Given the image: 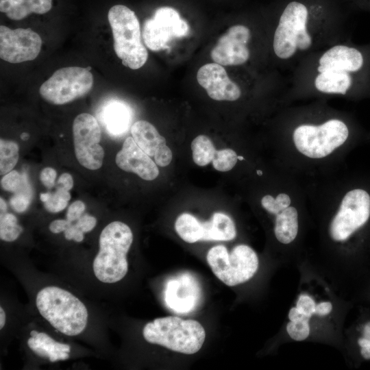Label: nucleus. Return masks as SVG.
<instances>
[{
	"mask_svg": "<svg viewBox=\"0 0 370 370\" xmlns=\"http://www.w3.org/2000/svg\"><path fill=\"white\" fill-rule=\"evenodd\" d=\"M210 220L213 227L214 241H228L235 238L236 226L228 215L223 212H215Z\"/></svg>",
	"mask_w": 370,
	"mask_h": 370,
	"instance_id": "obj_24",
	"label": "nucleus"
},
{
	"mask_svg": "<svg viewBox=\"0 0 370 370\" xmlns=\"http://www.w3.org/2000/svg\"><path fill=\"white\" fill-rule=\"evenodd\" d=\"M238 160H243V156H238Z\"/></svg>",
	"mask_w": 370,
	"mask_h": 370,
	"instance_id": "obj_51",
	"label": "nucleus"
},
{
	"mask_svg": "<svg viewBox=\"0 0 370 370\" xmlns=\"http://www.w3.org/2000/svg\"><path fill=\"white\" fill-rule=\"evenodd\" d=\"M288 319L291 321L309 320L310 317L301 313L296 307H293L288 312Z\"/></svg>",
	"mask_w": 370,
	"mask_h": 370,
	"instance_id": "obj_42",
	"label": "nucleus"
},
{
	"mask_svg": "<svg viewBox=\"0 0 370 370\" xmlns=\"http://www.w3.org/2000/svg\"><path fill=\"white\" fill-rule=\"evenodd\" d=\"M20 137L23 140H27L29 139V135L26 132H23L21 134Z\"/></svg>",
	"mask_w": 370,
	"mask_h": 370,
	"instance_id": "obj_48",
	"label": "nucleus"
},
{
	"mask_svg": "<svg viewBox=\"0 0 370 370\" xmlns=\"http://www.w3.org/2000/svg\"><path fill=\"white\" fill-rule=\"evenodd\" d=\"M206 260L216 277L229 286L249 280L259 264L255 251L244 244L236 245L230 253L224 245L214 246L208 251Z\"/></svg>",
	"mask_w": 370,
	"mask_h": 370,
	"instance_id": "obj_8",
	"label": "nucleus"
},
{
	"mask_svg": "<svg viewBox=\"0 0 370 370\" xmlns=\"http://www.w3.org/2000/svg\"><path fill=\"white\" fill-rule=\"evenodd\" d=\"M238 157L236 151L231 149L217 150L212 161L213 167L219 171H230L236 165Z\"/></svg>",
	"mask_w": 370,
	"mask_h": 370,
	"instance_id": "obj_29",
	"label": "nucleus"
},
{
	"mask_svg": "<svg viewBox=\"0 0 370 370\" xmlns=\"http://www.w3.org/2000/svg\"><path fill=\"white\" fill-rule=\"evenodd\" d=\"M175 230L185 242L194 243L201 241V221L189 213L179 215L175 222Z\"/></svg>",
	"mask_w": 370,
	"mask_h": 370,
	"instance_id": "obj_22",
	"label": "nucleus"
},
{
	"mask_svg": "<svg viewBox=\"0 0 370 370\" xmlns=\"http://www.w3.org/2000/svg\"><path fill=\"white\" fill-rule=\"evenodd\" d=\"M38 333L39 332H38L36 330H32L30 332V335H31V336L36 338L37 336V335L38 334Z\"/></svg>",
	"mask_w": 370,
	"mask_h": 370,
	"instance_id": "obj_49",
	"label": "nucleus"
},
{
	"mask_svg": "<svg viewBox=\"0 0 370 370\" xmlns=\"http://www.w3.org/2000/svg\"><path fill=\"white\" fill-rule=\"evenodd\" d=\"M18 145L12 140H0V173L5 175L16 166L19 155Z\"/></svg>",
	"mask_w": 370,
	"mask_h": 370,
	"instance_id": "obj_25",
	"label": "nucleus"
},
{
	"mask_svg": "<svg viewBox=\"0 0 370 370\" xmlns=\"http://www.w3.org/2000/svg\"><path fill=\"white\" fill-rule=\"evenodd\" d=\"M358 343L362 356L365 359H370V321L365 325L362 336L358 339Z\"/></svg>",
	"mask_w": 370,
	"mask_h": 370,
	"instance_id": "obj_34",
	"label": "nucleus"
},
{
	"mask_svg": "<svg viewBox=\"0 0 370 370\" xmlns=\"http://www.w3.org/2000/svg\"><path fill=\"white\" fill-rule=\"evenodd\" d=\"M316 306L314 300L310 295L302 293L299 296L295 307L301 313L311 317L315 314Z\"/></svg>",
	"mask_w": 370,
	"mask_h": 370,
	"instance_id": "obj_33",
	"label": "nucleus"
},
{
	"mask_svg": "<svg viewBox=\"0 0 370 370\" xmlns=\"http://www.w3.org/2000/svg\"><path fill=\"white\" fill-rule=\"evenodd\" d=\"M191 149L194 162L201 166L210 163L217 151L212 140L205 135H199L193 139Z\"/></svg>",
	"mask_w": 370,
	"mask_h": 370,
	"instance_id": "obj_23",
	"label": "nucleus"
},
{
	"mask_svg": "<svg viewBox=\"0 0 370 370\" xmlns=\"http://www.w3.org/2000/svg\"><path fill=\"white\" fill-rule=\"evenodd\" d=\"M197 80L214 100L234 101L241 96L240 86L230 79L223 66L217 63L202 66L197 71Z\"/></svg>",
	"mask_w": 370,
	"mask_h": 370,
	"instance_id": "obj_15",
	"label": "nucleus"
},
{
	"mask_svg": "<svg viewBox=\"0 0 370 370\" xmlns=\"http://www.w3.org/2000/svg\"><path fill=\"white\" fill-rule=\"evenodd\" d=\"M143 335L148 343L188 355L197 353L206 338L205 330L199 322L173 316L147 323Z\"/></svg>",
	"mask_w": 370,
	"mask_h": 370,
	"instance_id": "obj_5",
	"label": "nucleus"
},
{
	"mask_svg": "<svg viewBox=\"0 0 370 370\" xmlns=\"http://www.w3.org/2000/svg\"><path fill=\"white\" fill-rule=\"evenodd\" d=\"M251 39V32L248 27L233 25L219 38L210 51V57L222 66L243 65L250 58L248 43Z\"/></svg>",
	"mask_w": 370,
	"mask_h": 370,
	"instance_id": "obj_14",
	"label": "nucleus"
},
{
	"mask_svg": "<svg viewBox=\"0 0 370 370\" xmlns=\"http://www.w3.org/2000/svg\"><path fill=\"white\" fill-rule=\"evenodd\" d=\"M334 32L315 19L305 3L292 0L279 16L273 34L272 49L278 59L288 62L315 52L321 45L332 40L329 36Z\"/></svg>",
	"mask_w": 370,
	"mask_h": 370,
	"instance_id": "obj_2",
	"label": "nucleus"
},
{
	"mask_svg": "<svg viewBox=\"0 0 370 370\" xmlns=\"http://www.w3.org/2000/svg\"><path fill=\"white\" fill-rule=\"evenodd\" d=\"M115 53L124 66L138 69L147 62L148 52L141 39L138 19L134 11L123 5L112 6L108 14Z\"/></svg>",
	"mask_w": 370,
	"mask_h": 370,
	"instance_id": "obj_6",
	"label": "nucleus"
},
{
	"mask_svg": "<svg viewBox=\"0 0 370 370\" xmlns=\"http://www.w3.org/2000/svg\"><path fill=\"white\" fill-rule=\"evenodd\" d=\"M36 304L40 314L64 334L76 336L86 327L88 314L85 305L64 289L43 288L36 295Z\"/></svg>",
	"mask_w": 370,
	"mask_h": 370,
	"instance_id": "obj_4",
	"label": "nucleus"
},
{
	"mask_svg": "<svg viewBox=\"0 0 370 370\" xmlns=\"http://www.w3.org/2000/svg\"><path fill=\"white\" fill-rule=\"evenodd\" d=\"M299 230L298 212L290 206L275 215L274 234L282 244H289L296 238Z\"/></svg>",
	"mask_w": 370,
	"mask_h": 370,
	"instance_id": "obj_21",
	"label": "nucleus"
},
{
	"mask_svg": "<svg viewBox=\"0 0 370 370\" xmlns=\"http://www.w3.org/2000/svg\"><path fill=\"white\" fill-rule=\"evenodd\" d=\"M190 27L176 10L160 7L143 25L142 36L150 50L158 51L169 47L173 39L187 36Z\"/></svg>",
	"mask_w": 370,
	"mask_h": 370,
	"instance_id": "obj_11",
	"label": "nucleus"
},
{
	"mask_svg": "<svg viewBox=\"0 0 370 370\" xmlns=\"http://www.w3.org/2000/svg\"><path fill=\"white\" fill-rule=\"evenodd\" d=\"M73 186V177L67 173H62L58 178L57 187L66 190H70Z\"/></svg>",
	"mask_w": 370,
	"mask_h": 370,
	"instance_id": "obj_40",
	"label": "nucleus"
},
{
	"mask_svg": "<svg viewBox=\"0 0 370 370\" xmlns=\"http://www.w3.org/2000/svg\"><path fill=\"white\" fill-rule=\"evenodd\" d=\"M93 81L92 74L86 68H61L40 86L39 92L45 101L63 105L86 95L92 89Z\"/></svg>",
	"mask_w": 370,
	"mask_h": 370,
	"instance_id": "obj_9",
	"label": "nucleus"
},
{
	"mask_svg": "<svg viewBox=\"0 0 370 370\" xmlns=\"http://www.w3.org/2000/svg\"><path fill=\"white\" fill-rule=\"evenodd\" d=\"M32 193L18 192L14 193L10 198V204L12 209L16 212H25L30 205Z\"/></svg>",
	"mask_w": 370,
	"mask_h": 370,
	"instance_id": "obj_32",
	"label": "nucleus"
},
{
	"mask_svg": "<svg viewBox=\"0 0 370 370\" xmlns=\"http://www.w3.org/2000/svg\"><path fill=\"white\" fill-rule=\"evenodd\" d=\"M291 204V197L284 193L278 194L275 197L270 195H264L261 199V205L270 214L276 215Z\"/></svg>",
	"mask_w": 370,
	"mask_h": 370,
	"instance_id": "obj_28",
	"label": "nucleus"
},
{
	"mask_svg": "<svg viewBox=\"0 0 370 370\" xmlns=\"http://www.w3.org/2000/svg\"><path fill=\"white\" fill-rule=\"evenodd\" d=\"M257 173H258L259 175H261L262 173L261 171L258 170V171H257Z\"/></svg>",
	"mask_w": 370,
	"mask_h": 370,
	"instance_id": "obj_50",
	"label": "nucleus"
},
{
	"mask_svg": "<svg viewBox=\"0 0 370 370\" xmlns=\"http://www.w3.org/2000/svg\"><path fill=\"white\" fill-rule=\"evenodd\" d=\"M23 227L18 224L16 217L11 213H4L0 215V238L7 242L17 239L23 232Z\"/></svg>",
	"mask_w": 370,
	"mask_h": 370,
	"instance_id": "obj_27",
	"label": "nucleus"
},
{
	"mask_svg": "<svg viewBox=\"0 0 370 370\" xmlns=\"http://www.w3.org/2000/svg\"><path fill=\"white\" fill-rule=\"evenodd\" d=\"M286 332L290 337L297 341L306 339L310 334L309 320L289 321Z\"/></svg>",
	"mask_w": 370,
	"mask_h": 370,
	"instance_id": "obj_31",
	"label": "nucleus"
},
{
	"mask_svg": "<svg viewBox=\"0 0 370 370\" xmlns=\"http://www.w3.org/2000/svg\"><path fill=\"white\" fill-rule=\"evenodd\" d=\"M370 217V195L362 188H354L345 193L330 225L333 241L347 240L362 227Z\"/></svg>",
	"mask_w": 370,
	"mask_h": 370,
	"instance_id": "obj_10",
	"label": "nucleus"
},
{
	"mask_svg": "<svg viewBox=\"0 0 370 370\" xmlns=\"http://www.w3.org/2000/svg\"><path fill=\"white\" fill-rule=\"evenodd\" d=\"M96 223L95 217L88 214H84L77 220L75 225L83 232H88L95 227Z\"/></svg>",
	"mask_w": 370,
	"mask_h": 370,
	"instance_id": "obj_38",
	"label": "nucleus"
},
{
	"mask_svg": "<svg viewBox=\"0 0 370 370\" xmlns=\"http://www.w3.org/2000/svg\"><path fill=\"white\" fill-rule=\"evenodd\" d=\"M133 241L130 227L121 221L107 225L99 236V251L93 261L96 278L103 283H115L127 273L126 255Z\"/></svg>",
	"mask_w": 370,
	"mask_h": 370,
	"instance_id": "obj_3",
	"label": "nucleus"
},
{
	"mask_svg": "<svg viewBox=\"0 0 370 370\" xmlns=\"http://www.w3.org/2000/svg\"><path fill=\"white\" fill-rule=\"evenodd\" d=\"M86 206L82 201L77 200L72 203L66 212V219L71 222L78 220L84 212L85 211Z\"/></svg>",
	"mask_w": 370,
	"mask_h": 370,
	"instance_id": "obj_35",
	"label": "nucleus"
},
{
	"mask_svg": "<svg viewBox=\"0 0 370 370\" xmlns=\"http://www.w3.org/2000/svg\"><path fill=\"white\" fill-rule=\"evenodd\" d=\"M130 131L137 145L150 157H154L157 151L166 145L165 138L148 121H136Z\"/></svg>",
	"mask_w": 370,
	"mask_h": 370,
	"instance_id": "obj_19",
	"label": "nucleus"
},
{
	"mask_svg": "<svg viewBox=\"0 0 370 370\" xmlns=\"http://www.w3.org/2000/svg\"><path fill=\"white\" fill-rule=\"evenodd\" d=\"M57 176L56 171L51 167H45L40 174V180L42 184L47 188H51L54 184Z\"/></svg>",
	"mask_w": 370,
	"mask_h": 370,
	"instance_id": "obj_37",
	"label": "nucleus"
},
{
	"mask_svg": "<svg viewBox=\"0 0 370 370\" xmlns=\"http://www.w3.org/2000/svg\"><path fill=\"white\" fill-rule=\"evenodd\" d=\"M42 39L32 29H12L0 26V57L10 63H21L34 60L40 52Z\"/></svg>",
	"mask_w": 370,
	"mask_h": 370,
	"instance_id": "obj_13",
	"label": "nucleus"
},
{
	"mask_svg": "<svg viewBox=\"0 0 370 370\" xmlns=\"http://www.w3.org/2000/svg\"><path fill=\"white\" fill-rule=\"evenodd\" d=\"M332 310V304L330 301H322L317 304L315 314L325 316Z\"/></svg>",
	"mask_w": 370,
	"mask_h": 370,
	"instance_id": "obj_41",
	"label": "nucleus"
},
{
	"mask_svg": "<svg viewBox=\"0 0 370 370\" xmlns=\"http://www.w3.org/2000/svg\"><path fill=\"white\" fill-rule=\"evenodd\" d=\"M72 224V222L64 219H56L53 221L49 225V230L54 234L64 232L67 227Z\"/></svg>",
	"mask_w": 370,
	"mask_h": 370,
	"instance_id": "obj_39",
	"label": "nucleus"
},
{
	"mask_svg": "<svg viewBox=\"0 0 370 370\" xmlns=\"http://www.w3.org/2000/svg\"><path fill=\"white\" fill-rule=\"evenodd\" d=\"M116 165L127 172L134 173L145 180H153L159 175L156 163L136 143L133 137H127L115 158Z\"/></svg>",
	"mask_w": 370,
	"mask_h": 370,
	"instance_id": "obj_16",
	"label": "nucleus"
},
{
	"mask_svg": "<svg viewBox=\"0 0 370 370\" xmlns=\"http://www.w3.org/2000/svg\"><path fill=\"white\" fill-rule=\"evenodd\" d=\"M52 7V0H0V11L12 20H21L31 13L45 14Z\"/></svg>",
	"mask_w": 370,
	"mask_h": 370,
	"instance_id": "obj_20",
	"label": "nucleus"
},
{
	"mask_svg": "<svg viewBox=\"0 0 370 370\" xmlns=\"http://www.w3.org/2000/svg\"><path fill=\"white\" fill-rule=\"evenodd\" d=\"M78 227L76 225L71 224L69 227L64 230V237L67 240H72L77 230Z\"/></svg>",
	"mask_w": 370,
	"mask_h": 370,
	"instance_id": "obj_43",
	"label": "nucleus"
},
{
	"mask_svg": "<svg viewBox=\"0 0 370 370\" xmlns=\"http://www.w3.org/2000/svg\"><path fill=\"white\" fill-rule=\"evenodd\" d=\"M349 135L346 123L332 118L319 124H300L293 130L292 138L300 153L310 158L319 159L342 146Z\"/></svg>",
	"mask_w": 370,
	"mask_h": 370,
	"instance_id": "obj_7",
	"label": "nucleus"
},
{
	"mask_svg": "<svg viewBox=\"0 0 370 370\" xmlns=\"http://www.w3.org/2000/svg\"><path fill=\"white\" fill-rule=\"evenodd\" d=\"M70 199L71 194L69 190L57 187L54 193H49L48 199L43 204L47 211L56 213L66 208Z\"/></svg>",
	"mask_w": 370,
	"mask_h": 370,
	"instance_id": "obj_30",
	"label": "nucleus"
},
{
	"mask_svg": "<svg viewBox=\"0 0 370 370\" xmlns=\"http://www.w3.org/2000/svg\"><path fill=\"white\" fill-rule=\"evenodd\" d=\"M1 187L6 191L16 193L18 192L32 193L26 175L12 170L5 174L1 180Z\"/></svg>",
	"mask_w": 370,
	"mask_h": 370,
	"instance_id": "obj_26",
	"label": "nucleus"
},
{
	"mask_svg": "<svg viewBox=\"0 0 370 370\" xmlns=\"http://www.w3.org/2000/svg\"><path fill=\"white\" fill-rule=\"evenodd\" d=\"M198 293L193 279L186 275H178L167 282L165 301L173 310L184 313L195 308Z\"/></svg>",
	"mask_w": 370,
	"mask_h": 370,
	"instance_id": "obj_17",
	"label": "nucleus"
},
{
	"mask_svg": "<svg viewBox=\"0 0 370 370\" xmlns=\"http://www.w3.org/2000/svg\"><path fill=\"white\" fill-rule=\"evenodd\" d=\"M369 1V4H370V0H368Z\"/></svg>",
	"mask_w": 370,
	"mask_h": 370,
	"instance_id": "obj_52",
	"label": "nucleus"
},
{
	"mask_svg": "<svg viewBox=\"0 0 370 370\" xmlns=\"http://www.w3.org/2000/svg\"><path fill=\"white\" fill-rule=\"evenodd\" d=\"M173 154L170 148L166 145L162 147L154 156V160L157 165L164 167L170 164Z\"/></svg>",
	"mask_w": 370,
	"mask_h": 370,
	"instance_id": "obj_36",
	"label": "nucleus"
},
{
	"mask_svg": "<svg viewBox=\"0 0 370 370\" xmlns=\"http://www.w3.org/2000/svg\"><path fill=\"white\" fill-rule=\"evenodd\" d=\"M54 349L56 352H70V346L67 344L56 342L54 343Z\"/></svg>",
	"mask_w": 370,
	"mask_h": 370,
	"instance_id": "obj_44",
	"label": "nucleus"
},
{
	"mask_svg": "<svg viewBox=\"0 0 370 370\" xmlns=\"http://www.w3.org/2000/svg\"><path fill=\"white\" fill-rule=\"evenodd\" d=\"M103 124L108 132L118 136L127 132L132 121L130 108L118 101L109 102L101 113Z\"/></svg>",
	"mask_w": 370,
	"mask_h": 370,
	"instance_id": "obj_18",
	"label": "nucleus"
},
{
	"mask_svg": "<svg viewBox=\"0 0 370 370\" xmlns=\"http://www.w3.org/2000/svg\"><path fill=\"white\" fill-rule=\"evenodd\" d=\"M84 233L80 229H77L73 239L76 242H82L84 239Z\"/></svg>",
	"mask_w": 370,
	"mask_h": 370,
	"instance_id": "obj_45",
	"label": "nucleus"
},
{
	"mask_svg": "<svg viewBox=\"0 0 370 370\" xmlns=\"http://www.w3.org/2000/svg\"><path fill=\"white\" fill-rule=\"evenodd\" d=\"M306 58L308 62L298 74V86L326 95L349 93L366 64L361 50L336 42Z\"/></svg>",
	"mask_w": 370,
	"mask_h": 370,
	"instance_id": "obj_1",
	"label": "nucleus"
},
{
	"mask_svg": "<svg viewBox=\"0 0 370 370\" xmlns=\"http://www.w3.org/2000/svg\"><path fill=\"white\" fill-rule=\"evenodd\" d=\"M5 323V313L2 307L0 308V328L2 329Z\"/></svg>",
	"mask_w": 370,
	"mask_h": 370,
	"instance_id": "obj_46",
	"label": "nucleus"
},
{
	"mask_svg": "<svg viewBox=\"0 0 370 370\" xmlns=\"http://www.w3.org/2000/svg\"><path fill=\"white\" fill-rule=\"evenodd\" d=\"M101 128L96 118L88 113H81L74 119L73 137L74 150L78 162L90 170L101 167L104 150L99 144Z\"/></svg>",
	"mask_w": 370,
	"mask_h": 370,
	"instance_id": "obj_12",
	"label": "nucleus"
},
{
	"mask_svg": "<svg viewBox=\"0 0 370 370\" xmlns=\"http://www.w3.org/2000/svg\"><path fill=\"white\" fill-rule=\"evenodd\" d=\"M0 209L1 214H4L7 212L8 206L6 202L2 197L0 198Z\"/></svg>",
	"mask_w": 370,
	"mask_h": 370,
	"instance_id": "obj_47",
	"label": "nucleus"
}]
</instances>
